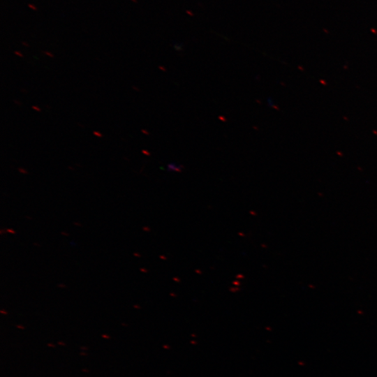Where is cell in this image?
I'll return each instance as SVG.
<instances>
[{"instance_id":"obj_6","label":"cell","mask_w":377,"mask_h":377,"mask_svg":"<svg viewBox=\"0 0 377 377\" xmlns=\"http://www.w3.org/2000/svg\"><path fill=\"white\" fill-rule=\"evenodd\" d=\"M46 54H47L48 56H50V57H53L52 54H51L49 53V52H46Z\"/></svg>"},{"instance_id":"obj_2","label":"cell","mask_w":377,"mask_h":377,"mask_svg":"<svg viewBox=\"0 0 377 377\" xmlns=\"http://www.w3.org/2000/svg\"><path fill=\"white\" fill-rule=\"evenodd\" d=\"M31 108L34 110L37 111V112H40L41 111V109L39 107L36 106V105H32Z\"/></svg>"},{"instance_id":"obj_3","label":"cell","mask_w":377,"mask_h":377,"mask_svg":"<svg viewBox=\"0 0 377 377\" xmlns=\"http://www.w3.org/2000/svg\"><path fill=\"white\" fill-rule=\"evenodd\" d=\"M13 102L17 105H22L21 102H20L19 101L15 100V99L13 100Z\"/></svg>"},{"instance_id":"obj_4","label":"cell","mask_w":377,"mask_h":377,"mask_svg":"<svg viewBox=\"0 0 377 377\" xmlns=\"http://www.w3.org/2000/svg\"><path fill=\"white\" fill-rule=\"evenodd\" d=\"M18 170H19V172H22V173H27V172L23 168H18Z\"/></svg>"},{"instance_id":"obj_7","label":"cell","mask_w":377,"mask_h":377,"mask_svg":"<svg viewBox=\"0 0 377 377\" xmlns=\"http://www.w3.org/2000/svg\"><path fill=\"white\" fill-rule=\"evenodd\" d=\"M17 55L20 56V57H22V54L19 53V52H15Z\"/></svg>"},{"instance_id":"obj_5","label":"cell","mask_w":377,"mask_h":377,"mask_svg":"<svg viewBox=\"0 0 377 377\" xmlns=\"http://www.w3.org/2000/svg\"><path fill=\"white\" fill-rule=\"evenodd\" d=\"M142 151L143 154L149 155V153L146 150H142Z\"/></svg>"},{"instance_id":"obj_1","label":"cell","mask_w":377,"mask_h":377,"mask_svg":"<svg viewBox=\"0 0 377 377\" xmlns=\"http://www.w3.org/2000/svg\"><path fill=\"white\" fill-rule=\"evenodd\" d=\"M93 134L94 135H96V137H98V138H102L103 137V134L101 132L97 131H94Z\"/></svg>"}]
</instances>
